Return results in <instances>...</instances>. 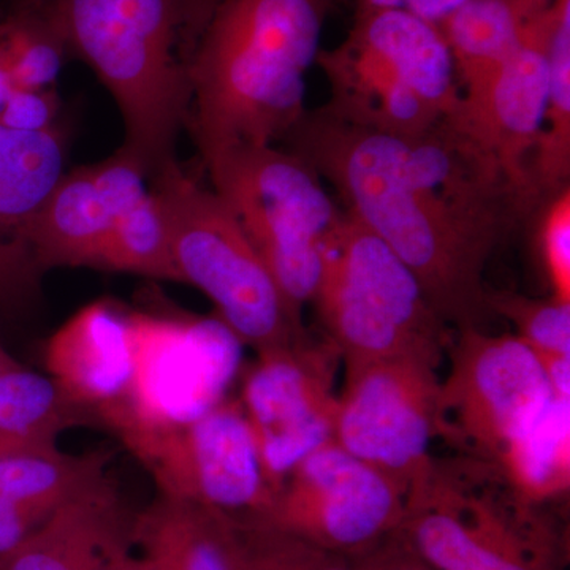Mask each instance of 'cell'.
Segmentation results:
<instances>
[{
    "instance_id": "cell-25",
    "label": "cell",
    "mask_w": 570,
    "mask_h": 570,
    "mask_svg": "<svg viewBox=\"0 0 570 570\" xmlns=\"http://www.w3.org/2000/svg\"><path fill=\"white\" fill-rule=\"evenodd\" d=\"M549 47V91L530 165L539 204L570 186V0H557Z\"/></svg>"
},
{
    "instance_id": "cell-17",
    "label": "cell",
    "mask_w": 570,
    "mask_h": 570,
    "mask_svg": "<svg viewBox=\"0 0 570 570\" xmlns=\"http://www.w3.org/2000/svg\"><path fill=\"white\" fill-rule=\"evenodd\" d=\"M146 179L121 149L102 163L63 171L33 228L41 272L99 268L116 220L148 193Z\"/></svg>"
},
{
    "instance_id": "cell-27",
    "label": "cell",
    "mask_w": 570,
    "mask_h": 570,
    "mask_svg": "<svg viewBox=\"0 0 570 570\" xmlns=\"http://www.w3.org/2000/svg\"><path fill=\"white\" fill-rule=\"evenodd\" d=\"M0 51L14 88L51 89L69 58L66 41L29 0H10L0 14Z\"/></svg>"
},
{
    "instance_id": "cell-5",
    "label": "cell",
    "mask_w": 570,
    "mask_h": 570,
    "mask_svg": "<svg viewBox=\"0 0 570 570\" xmlns=\"http://www.w3.org/2000/svg\"><path fill=\"white\" fill-rule=\"evenodd\" d=\"M333 115L374 132L417 137L460 105L448 41L434 22L403 10L355 13L346 39L321 50Z\"/></svg>"
},
{
    "instance_id": "cell-21",
    "label": "cell",
    "mask_w": 570,
    "mask_h": 570,
    "mask_svg": "<svg viewBox=\"0 0 570 570\" xmlns=\"http://www.w3.org/2000/svg\"><path fill=\"white\" fill-rule=\"evenodd\" d=\"M553 0H464L439 22L461 94L482 85L546 21Z\"/></svg>"
},
{
    "instance_id": "cell-1",
    "label": "cell",
    "mask_w": 570,
    "mask_h": 570,
    "mask_svg": "<svg viewBox=\"0 0 570 570\" xmlns=\"http://www.w3.org/2000/svg\"><path fill=\"white\" fill-rule=\"evenodd\" d=\"M285 148L313 165L344 212L384 242L445 324L479 326L491 255L535 213L497 165L449 121L417 137L306 110Z\"/></svg>"
},
{
    "instance_id": "cell-16",
    "label": "cell",
    "mask_w": 570,
    "mask_h": 570,
    "mask_svg": "<svg viewBox=\"0 0 570 570\" xmlns=\"http://www.w3.org/2000/svg\"><path fill=\"white\" fill-rule=\"evenodd\" d=\"M67 157L69 135L61 124L41 132L0 126V316L21 313L39 298L45 273L33 228Z\"/></svg>"
},
{
    "instance_id": "cell-12",
    "label": "cell",
    "mask_w": 570,
    "mask_h": 570,
    "mask_svg": "<svg viewBox=\"0 0 570 570\" xmlns=\"http://www.w3.org/2000/svg\"><path fill=\"white\" fill-rule=\"evenodd\" d=\"M406 490L328 441L285 480L264 521L321 549L352 558L401 527Z\"/></svg>"
},
{
    "instance_id": "cell-14",
    "label": "cell",
    "mask_w": 570,
    "mask_h": 570,
    "mask_svg": "<svg viewBox=\"0 0 570 570\" xmlns=\"http://www.w3.org/2000/svg\"><path fill=\"white\" fill-rule=\"evenodd\" d=\"M163 497L220 510L236 520H265L275 504L239 400L168 431L135 455Z\"/></svg>"
},
{
    "instance_id": "cell-9",
    "label": "cell",
    "mask_w": 570,
    "mask_h": 570,
    "mask_svg": "<svg viewBox=\"0 0 570 570\" xmlns=\"http://www.w3.org/2000/svg\"><path fill=\"white\" fill-rule=\"evenodd\" d=\"M129 392L100 425L137 455L142 448L227 400L243 343L219 317L130 309Z\"/></svg>"
},
{
    "instance_id": "cell-2",
    "label": "cell",
    "mask_w": 570,
    "mask_h": 570,
    "mask_svg": "<svg viewBox=\"0 0 570 570\" xmlns=\"http://www.w3.org/2000/svg\"><path fill=\"white\" fill-rule=\"evenodd\" d=\"M96 71L126 127L121 151L151 179L189 129L194 67L223 0H29Z\"/></svg>"
},
{
    "instance_id": "cell-15",
    "label": "cell",
    "mask_w": 570,
    "mask_h": 570,
    "mask_svg": "<svg viewBox=\"0 0 570 570\" xmlns=\"http://www.w3.org/2000/svg\"><path fill=\"white\" fill-rule=\"evenodd\" d=\"M557 0L539 31L478 88L461 94L445 116L535 208L530 165L549 91V47Z\"/></svg>"
},
{
    "instance_id": "cell-35",
    "label": "cell",
    "mask_w": 570,
    "mask_h": 570,
    "mask_svg": "<svg viewBox=\"0 0 570 570\" xmlns=\"http://www.w3.org/2000/svg\"><path fill=\"white\" fill-rule=\"evenodd\" d=\"M538 358L553 396L570 401V355H538Z\"/></svg>"
},
{
    "instance_id": "cell-38",
    "label": "cell",
    "mask_w": 570,
    "mask_h": 570,
    "mask_svg": "<svg viewBox=\"0 0 570 570\" xmlns=\"http://www.w3.org/2000/svg\"><path fill=\"white\" fill-rule=\"evenodd\" d=\"M18 366H21V363L2 346V343H0V373H6V371L13 370V367Z\"/></svg>"
},
{
    "instance_id": "cell-32",
    "label": "cell",
    "mask_w": 570,
    "mask_h": 570,
    "mask_svg": "<svg viewBox=\"0 0 570 570\" xmlns=\"http://www.w3.org/2000/svg\"><path fill=\"white\" fill-rule=\"evenodd\" d=\"M348 560L354 570H433L409 546L400 530Z\"/></svg>"
},
{
    "instance_id": "cell-36",
    "label": "cell",
    "mask_w": 570,
    "mask_h": 570,
    "mask_svg": "<svg viewBox=\"0 0 570 570\" xmlns=\"http://www.w3.org/2000/svg\"><path fill=\"white\" fill-rule=\"evenodd\" d=\"M107 570H149V568L140 554L134 550L132 539H129L112 551Z\"/></svg>"
},
{
    "instance_id": "cell-26",
    "label": "cell",
    "mask_w": 570,
    "mask_h": 570,
    "mask_svg": "<svg viewBox=\"0 0 570 570\" xmlns=\"http://www.w3.org/2000/svg\"><path fill=\"white\" fill-rule=\"evenodd\" d=\"M97 269L181 283L176 268L170 220L154 190L149 189L118 217Z\"/></svg>"
},
{
    "instance_id": "cell-24",
    "label": "cell",
    "mask_w": 570,
    "mask_h": 570,
    "mask_svg": "<svg viewBox=\"0 0 570 570\" xmlns=\"http://www.w3.org/2000/svg\"><path fill=\"white\" fill-rule=\"evenodd\" d=\"M497 464L534 504L564 498L570 487V401L553 397Z\"/></svg>"
},
{
    "instance_id": "cell-6",
    "label": "cell",
    "mask_w": 570,
    "mask_h": 570,
    "mask_svg": "<svg viewBox=\"0 0 570 570\" xmlns=\"http://www.w3.org/2000/svg\"><path fill=\"white\" fill-rule=\"evenodd\" d=\"M168 220L183 284L212 299L219 317L255 354L309 340L303 316L285 298L242 224L214 189L181 165L149 179Z\"/></svg>"
},
{
    "instance_id": "cell-33",
    "label": "cell",
    "mask_w": 570,
    "mask_h": 570,
    "mask_svg": "<svg viewBox=\"0 0 570 570\" xmlns=\"http://www.w3.org/2000/svg\"><path fill=\"white\" fill-rule=\"evenodd\" d=\"M43 521L0 494V557L17 549Z\"/></svg>"
},
{
    "instance_id": "cell-10",
    "label": "cell",
    "mask_w": 570,
    "mask_h": 570,
    "mask_svg": "<svg viewBox=\"0 0 570 570\" xmlns=\"http://www.w3.org/2000/svg\"><path fill=\"white\" fill-rule=\"evenodd\" d=\"M448 348L434 439L459 455L498 463L554 397L543 367L519 336L489 335L479 326L459 328Z\"/></svg>"
},
{
    "instance_id": "cell-8",
    "label": "cell",
    "mask_w": 570,
    "mask_h": 570,
    "mask_svg": "<svg viewBox=\"0 0 570 570\" xmlns=\"http://www.w3.org/2000/svg\"><path fill=\"white\" fill-rule=\"evenodd\" d=\"M205 167L277 287L303 313L321 283L325 242L344 216L324 179L276 146H236Z\"/></svg>"
},
{
    "instance_id": "cell-7",
    "label": "cell",
    "mask_w": 570,
    "mask_h": 570,
    "mask_svg": "<svg viewBox=\"0 0 570 570\" xmlns=\"http://www.w3.org/2000/svg\"><path fill=\"white\" fill-rule=\"evenodd\" d=\"M311 303L344 365L419 356L439 366L449 346L448 324L411 269L346 212L325 242Z\"/></svg>"
},
{
    "instance_id": "cell-23",
    "label": "cell",
    "mask_w": 570,
    "mask_h": 570,
    "mask_svg": "<svg viewBox=\"0 0 570 570\" xmlns=\"http://www.w3.org/2000/svg\"><path fill=\"white\" fill-rule=\"evenodd\" d=\"M111 456L110 450L78 455L59 448L6 456L0 459V494L47 520L107 478Z\"/></svg>"
},
{
    "instance_id": "cell-3",
    "label": "cell",
    "mask_w": 570,
    "mask_h": 570,
    "mask_svg": "<svg viewBox=\"0 0 570 570\" xmlns=\"http://www.w3.org/2000/svg\"><path fill=\"white\" fill-rule=\"evenodd\" d=\"M337 2L223 0L194 67L187 130L204 164L236 146H275L294 129Z\"/></svg>"
},
{
    "instance_id": "cell-31",
    "label": "cell",
    "mask_w": 570,
    "mask_h": 570,
    "mask_svg": "<svg viewBox=\"0 0 570 570\" xmlns=\"http://www.w3.org/2000/svg\"><path fill=\"white\" fill-rule=\"evenodd\" d=\"M61 100L55 88H14L0 107V126L20 132H41L59 124Z\"/></svg>"
},
{
    "instance_id": "cell-30",
    "label": "cell",
    "mask_w": 570,
    "mask_h": 570,
    "mask_svg": "<svg viewBox=\"0 0 570 570\" xmlns=\"http://www.w3.org/2000/svg\"><path fill=\"white\" fill-rule=\"evenodd\" d=\"M534 214L535 239L553 288L551 296L570 303V186L543 200Z\"/></svg>"
},
{
    "instance_id": "cell-22",
    "label": "cell",
    "mask_w": 570,
    "mask_h": 570,
    "mask_svg": "<svg viewBox=\"0 0 570 570\" xmlns=\"http://www.w3.org/2000/svg\"><path fill=\"white\" fill-rule=\"evenodd\" d=\"M97 425L91 412L69 400L47 374L26 366L0 373V459L59 448L77 426Z\"/></svg>"
},
{
    "instance_id": "cell-4",
    "label": "cell",
    "mask_w": 570,
    "mask_h": 570,
    "mask_svg": "<svg viewBox=\"0 0 570 570\" xmlns=\"http://www.w3.org/2000/svg\"><path fill=\"white\" fill-rule=\"evenodd\" d=\"M540 508L497 463L433 456L397 530L433 570H561L564 542Z\"/></svg>"
},
{
    "instance_id": "cell-28",
    "label": "cell",
    "mask_w": 570,
    "mask_h": 570,
    "mask_svg": "<svg viewBox=\"0 0 570 570\" xmlns=\"http://www.w3.org/2000/svg\"><path fill=\"white\" fill-rule=\"evenodd\" d=\"M238 521V570H354L344 554L321 549L257 520Z\"/></svg>"
},
{
    "instance_id": "cell-37",
    "label": "cell",
    "mask_w": 570,
    "mask_h": 570,
    "mask_svg": "<svg viewBox=\"0 0 570 570\" xmlns=\"http://www.w3.org/2000/svg\"><path fill=\"white\" fill-rule=\"evenodd\" d=\"M14 85L11 81L10 71L7 69L6 59H3L2 51H0V107L6 102L7 97L13 91Z\"/></svg>"
},
{
    "instance_id": "cell-18",
    "label": "cell",
    "mask_w": 570,
    "mask_h": 570,
    "mask_svg": "<svg viewBox=\"0 0 570 570\" xmlns=\"http://www.w3.org/2000/svg\"><path fill=\"white\" fill-rule=\"evenodd\" d=\"M47 376L97 425L129 392L134 374L130 309L111 298L82 306L47 341Z\"/></svg>"
},
{
    "instance_id": "cell-29",
    "label": "cell",
    "mask_w": 570,
    "mask_h": 570,
    "mask_svg": "<svg viewBox=\"0 0 570 570\" xmlns=\"http://www.w3.org/2000/svg\"><path fill=\"white\" fill-rule=\"evenodd\" d=\"M490 313L508 318L534 354L570 355V303L538 299L517 292H487Z\"/></svg>"
},
{
    "instance_id": "cell-19",
    "label": "cell",
    "mask_w": 570,
    "mask_h": 570,
    "mask_svg": "<svg viewBox=\"0 0 570 570\" xmlns=\"http://www.w3.org/2000/svg\"><path fill=\"white\" fill-rule=\"evenodd\" d=\"M132 521L108 474L0 557V570H107L112 551L130 539Z\"/></svg>"
},
{
    "instance_id": "cell-13",
    "label": "cell",
    "mask_w": 570,
    "mask_h": 570,
    "mask_svg": "<svg viewBox=\"0 0 570 570\" xmlns=\"http://www.w3.org/2000/svg\"><path fill=\"white\" fill-rule=\"evenodd\" d=\"M340 351L328 340L257 354L238 397L269 489L279 493L306 456L333 439Z\"/></svg>"
},
{
    "instance_id": "cell-34",
    "label": "cell",
    "mask_w": 570,
    "mask_h": 570,
    "mask_svg": "<svg viewBox=\"0 0 570 570\" xmlns=\"http://www.w3.org/2000/svg\"><path fill=\"white\" fill-rule=\"evenodd\" d=\"M464 0H355V13L374 10H403L439 24Z\"/></svg>"
},
{
    "instance_id": "cell-20",
    "label": "cell",
    "mask_w": 570,
    "mask_h": 570,
    "mask_svg": "<svg viewBox=\"0 0 570 570\" xmlns=\"http://www.w3.org/2000/svg\"><path fill=\"white\" fill-rule=\"evenodd\" d=\"M130 539L149 570H238V521L194 502L157 494Z\"/></svg>"
},
{
    "instance_id": "cell-11",
    "label": "cell",
    "mask_w": 570,
    "mask_h": 570,
    "mask_svg": "<svg viewBox=\"0 0 570 570\" xmlns=\"http://www.w3.org/2000/svg\"><path fill=\"white\" fill-rule=\"evenodd\" d=\"M333 441L406 490L430 468L438 365L419 356L347 363Z\"/></svg>"
}]
</instances>
